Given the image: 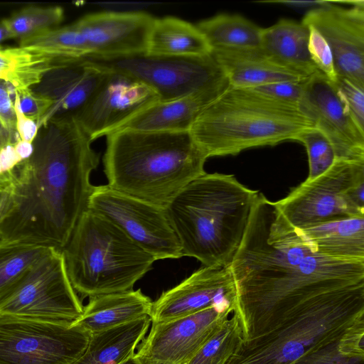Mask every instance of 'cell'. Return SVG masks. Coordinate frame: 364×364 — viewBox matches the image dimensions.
<instances>
[{
	"label": "cell",
	"instance_id": "60d3db41",
	"mask_svg": "<svg viewBox=\"0 0 364 364\" xmlns=\"http://www.w3.org/2000/svg\"><path fill=\"white\" fill-rule=\"evenodd\" d=\"M277 3L284 4L288 6L295 8H309L311 7L314 9L320 8L328 4V1H267V3Z\"/></svg>",
	"mask_w": 364,
	"mask_h": 364
},
{
	"label": "cell",
	"instance_id": "3957f363",
	"mask_svg": "<svg viewBox=\"0 0 364 364\" xmlns=\"http://www.w3.org/2000/svg\"><path fill=\"white\" fill-rule=\"evenodd\" d=\"M107 136L104 171L111 188L165 208L205 173L207 156L189 132L119 130Z\"/></svg>",
	"mask_w": 364,
	"mask_h": 364
},
{
	"label": "cell",
	"instance_id": "cb8c5ba5",
	"mask_svg": "<svg viewBox=\"0 0 364 364\" xmlns=\"http://www.w3.org/2000/svg\"><path fill=\"white\" fill-rule=\"evenodd\" d=\"M149 316L90 334L82 355L71 364H122L133 357L151 326Z\"/></svg>",
	"mask_w": 364,
	"mask_h": 364
},
{
	"label": "cell",
	"instance_id": "52a82bcc",
	"mask_svg": "<svg viewBox=\"0 0 364 364\" xmlns=\"http://www.w3.org/2000/svg\"><path fill=\"white\" fill-rule=\"evenodd\" d=\"M364 323V290L306 305L274 328L241 344L225 364H290Z\"/></svg>",
	"mask_w": 364,
	"mask_h": 364
},
{
	"label": "cell",
	"instance_id": "7bdbcfd3",
	"mask_svg": "<svg viewBox=\"0 0 364 364\" xmlns=\"http://www.w3.org/2000/svg\"><path fill=\"white\" fill-rule=\"evenodd\" d=\"M14 147L22 161L27 159L33 151L32 143L23 141L21 139L16 143Z\"/></svg>",
	"mask_w": 364,
	"mask_h": 364
},
{
	"label": "cell",
	"instance_id": "4dcf8cb0",
	"mask_svg": "<svg viewBox=\"0 0 364 364\" xmlns=\"http://www.w3.org/2000/svg\"><path fill=\"white\" fill-rule=\"evenodd\" d=\"M64 18L58 6H28L4 18L13 38L20 40L58 27Z\"/></svg>",
	"mask_w": 364,
	"mask_h": 364
},
{
	"label": "cell",
	"instance_id": "74e56055",
	"mask_svg": "<svg viewBox=\"0 0 364 364\" xmlns=\"http://www.w3.org/2000/svg\"><path fill=\"white\" fill-rule=\"evenodd\" d=\"M17 90L11 83L0 80V121L11 132H16V117L14 109Z\"/></svg>",
	"mask_w": 364,
	"mask_h": 364
},
{
	"label": "cell",
	"instance_id": "ffe728a7",
	"mask_svg": "<svg viewBox=\"0 0 364 364\" xmlns=\"http://www.w3.org/2000/svg\"><path fill=\"white\" fill-rule=\"evenodd\" d=\"M211 55L234 88H251L284 81L300 82L309 77L286 67L262 47L218 49L212 50Z\"/></svg>",
	"mask_w": 364,
	"mask_h": 364
},
{
	"label": "cell",
	"instance_id": "f1b7e54d",
	"mask_svg": "<svg viewBox=\"0 0 364 364\" xmlns=\"http://www.w3.org/2000/svg\"><path fill=\"white\" fill-rule=\"evenodd\" d=\"M51 248L31 242L0 240V299Z\"/></svg>",
	"mask_w": 364,
	"mask_h": 364
},
{
	"label": "cell",
	"instance_id": "1f68e13d",
	"mask_svg": "<svg viewBox=\"0 0 364 364\" xmlns=\"http://www.w3.org/2000/svg\"><path fill=\"white\" fill-rule=\"evenodd\" d=\"M353 330L340 341L311 350L290 364H364V347Z\"/></svg>",
	"mask_w": 364,
	"mask_h": 364
},
{
	"label": "cell",
	"instance_id": "d6a6232c",
	"mask_svg": "<svg viewBox=\"0 0 364 364\" xmlns=\"http://www.w3.org/2000/svg\"><path fill=\"white\" fill-rule=\"evenodd\" d=\"M296 141L302 143L307 152L309 165L307 181L321 176L338 161L332 144L316 127L299 134Z\"/></svg>",
	"mask_w": 364,
	"mask_h": 364
},
{
	"label": "cell",
	"instance_id": "8d00e7d4",
	"mask_svg": "<svg viewBox=\"0 0 364 364\" xmlns=\"http://www.w3.org/2000/svg\"><path fill=\"white\" fill-rule=\"evenodd\" d=\"M15 100L21 112L36 123L51 106L50 100L35 94L31 89L17 90Z\"/></svg>",
	"mask_w": 364,
	"mask_h": 364
},
{
	"label": "cell",
	"instance_id": "ba28073f",
	"mask_svg": "<svg viewBox=\"0 0 364 364\" xmlns=\"http://www.w3.org/2000/svg\"><path fill=\"white\" fill-rule=\"evenodd\" d=\"M274 203L298 229L364 215V162L337 161L326 173L306 180Z\"/></svg>",
	"mask_w": 364,
	"mask_h": 364
},
{
	"label": "cell",
	"instance_id": "ab89813d",
	"mask_svg": "<svg viewBox=\"0 0 364 364\" xmlns=\"http://www.w3.org/2000/svg\"><path fill=\"white\" fill-rule=\"evenodd\" d=\"M13 188V170L0 172V220L9 205Z\"/></svg>",
	"mask_w": 364,
	"mask_h": 364
},
{
	"label": "cell",
	"instance_id": "e0dca14e",
	"mask_svg": "<svg viewBox=\"0 0 364 364\" xmlns=\"http://www.w3.org/2000/svg\"><path fill=\"white\" fill-rule=\"evenodd\" d=\"M302 22L315 28L326 41L337 76L364 89V1L346 9L329 1L310 10Z\"/></svg>",
	"mask_w": 364,
	"mask_h": 364
},
{
	"label": "cell",
	"instance_id": "8fae6325",
	"mask_svg": "<svg viewBox=\"0 0 364 364\" xmlns=\"http://www.w3.org/2000/svg\"><path fill=\"white\" fill-rule=\"evenodd\" d=\"M90 338L76 325L0 314V364H71Z\"/></svg>",
	"mask_w": 364,
	"mask_h": 364
},
{
	"label": "cell",
	"instance_id": "7a4b0ae2",
	"mask_svg": "<svg viewBox=\"0 0 364 364\" xmlns=\"http://www.w3.org/2000/svg\"><path fill=\"white\" fill-rule=\"evenodd\" d=\"M92 140L73 115L38 128L33 151L13 170L9 205L0 220L1 240H21L61 250L87 209L99 164Z\"/></svg>",
	"mask_w": 364,
	"mask_h": 364
},
{
	"label": "cell",
	"instance_id": "6da1fadb",
	"mask_svg": "<svg viewBox=\"0 0 364 364\" xmlns=\"http://www.w3.org/2000/svg\"><path fill=\"white\" fill-rule=\"evenodd\" d=\"M229 268L243 341L274 328L306 305L364 290V260L321 255L262 193Z\"/></svg>",
	"mask_w": 364,
	"mask_h": 364
},
{
	"label": "cell",
	"instance_id": "9a60e30c",
	"mask_svg": "<svg viewBox=\"0 0 364 364\" xmlns=\"http://www.w3.org/2000/svg\"><path fill=\"white\" fill-rule=\"evenodd\" d=\"M233 312L212 306L172 320L151 323L134 354L139 364H186Z\"/></svg>",
	"mask_w": 364,
	"mask_h": 364
},
{
	"label": "cell",
	"instance_id": "4fadbf2b",
	"mask_svg": "<svg viewBox=\"0 0 364 364\" xmlns=\"http://www.w3.org/2000/svg\"><path fill=\"white\" fill-rule=\"evenodd\" d=\"M154 18L143 11L87 14L70 26L78 58H113L146 53Z\"/></svg>",
	"mask_w": 364,
	"mask_h": 364
},
{
	"label": "cell",
	"instance_id": "9c48e42d",
	"mask_svg": "<svg viewBox=\"0 0 364 364\" xmlns=\"http://www.w3.org/2000/svg\"><path fill=\"white\" fill-rule=\"evenodd\" d=\"M84 306L69 279L63 254L51 248L0 299V314L72 324Z\"/></svg>",
	"mask_w": 364,
	"mask_h": 364
},
{
	"label": "cell",
	"instance_id": "f35d334b",
	"mask_svg": "<svg viewBox=\"0 0 364 364\" xmlns=\"http://www.w3.org/2000/svg\"><path fill=\"white\" fill-rule=\"evenodd\" d=\"M14 109L16 117V132L20 139L32 143L38 131L36 122L26 117L21 112L16 100L14 102Z\"/></svg>",
	"mask_w": 364,
	"mask_h": 364
},
{
	"label": "cell",
	"instance_id": "7402d4cb",
	"mask_svg": "<svg viewBox=\"0 0 364 364\" xmlns=\"http://www.w3.org/2000/svg\"><path fill=\"white\" fill-rule=\"evenodd\" d=\"M152 303L140 289L91 297L81 316L72 324L93 334L150 316Z\"/></svg>",
	"mask_w": 364,
	"mask_h": 364
},
{
	"label": "cell",
	"instance_id": "d4e9b609",
	"mask_svg": "<svg viewBox=\"0 0 364 364\" xmlns=\"http://www.w3.org/2000/svg\"><path fill=\"white\" fill-rule=\"evenodd\" d=\"M299 230L321 255L364 260V215L328 221Z\"/></svg>",
	"mask_w": 364,
	"mask_h": 364
},
{
	"label": "cell",
	"instance_id": "f546056e",
	"mask_svg": "<svg viewBox=\"0 0 364 364\" xmlns=\"http://www.w3.org/2000/svg\"><path fill=\"white\" fill-rule=\"evenodd\" d=\"M243 340L242 331L235 314L225 320L186 364H225Z\"/></svg>",
	"mask_w": 364,
	"mask_h": 364
},
{
	"label": "cell",
	"instance_id": "83f0119b",
	"mask_svg": "<svg viewBox=\"0 0 364 364\" xmlns=\"http://www.w3.org/2000/svg\"><path fill=\"white\" fill-rule=\"evenodd\" d=\"M211 51L261 47L262 28L239 14H220L196 25Z\"/></svg>",
	"mask_w": 364,
	"mask_h": 364
},
{
	"label": "cell",
	"instance_id": "2e32d148",
	"mask_svg": "<svg viewBox=\"0 0 364 364\" xmlns=\"http://www.w3.org/2000/svg\"><path fill=\"white\" fill-rule=\"evenodd\" d=\"M299 107L329 140L338 161L364 162V132L350 117L333 84L320 71L304 82Z\"/></svg>",
	"mask_w": 364,
	"mask_h": 364
},
{
	"label": "cell",
	"instance_id": "5bb4252c",
	"mask_svg": "<svg viewBox=\"0 0 364 364\" xmlns=\"http://www.w3.org/2000/svg\"><path fill=\"white\" fill-rule=\"evenodd\" d=\"M107 70L90 98L73 114L92 141L118 130L159 101L156 93L141 81L123 73Z\"/></svg>",
	"mask_w": 364,
	"mask_h": 364
},
{
	"label": "cell",
	"instance_id": "d590c367",
	"mask_svg": "<svg viewBox=\"0 0 364 364\" xmlns=\"http://www.w3.org/2000/svg\"><path fill=\"white\" fill-rule=\"evenodd\" d=\"M304 81H284L247 88L274 100L299 107Z\"/></svg>",
	"mask_w": 364,
	"mask_h": 364
},
{
	"label": "cell",
	"instance_id": "b9f144b4",
	"mask_svg": "<svg viewBox=\"0 0 364 364\" xmlns=\"http://www.w3.org/2000/svg\"><path fill=\"white\" fill-rule=\"evenodd\" d=\"M20 138L9 130L0 121V152L9 145H15Z\"/></svg>",
	"mask_w": 364,
	"mask_h": 364
},
{
	"label": "cell",
	"instance_id": "30bf717a",
	"mask_svg": "<svg viewBox=\"0 0 364 364\" xmlns=\"http://www.w3.org/2000/svg\"><path fill=\"white\" fill-rule=\"evenodd\" d=\"M128 75L147 85L159 101H170L229 82L211 53L162 56L144 53L113 58H85Z\"/></svg>",
	"mask_w": 364,
	"mask_h": 364
},
{
	"label": "cell",
	"instance_id": "836d02e7",
	"mask_svg": "<svg viewBox=\"0 0 364 364\" xmlns=\"http://www.w3.org/2000/svg\"><path fill=\"white\" fill-rule=\"evenodd\" d=\"M332 83L350 117L364 132V89L341 76H337L335 82Z\"/></svg>",
	"mask_w": 364,
	"mask_h": 364
},
{
	"label": "cell",
	"instance_id": "f6af8a7d",
	"mask_svg": "<svg viewBox=\"0 0 364 364\" xmlns=\"http://www.w3.org/2000/svg\"><path fill=\"white\" fill-rule=\"evenodd\" d=\"M122 364H139L134 355Z\"/></svg>",
	"mask_w": 364,
	"mask_h": 364
},
{
	"label": "cell",
	"instance_id": "4316f807",
	"mask_svg": "<svg viewBox=\"0 0 364 364\" xmlns=\"http://www.w3.org/2000/svg\"><path fill=\"white\" fill-rule=\"evenodd\" d=\"M145 53L162 56H203L210 55L211 48L196 25L166 16L154 18Z\"/></svg>",
	"mask_w": 364,
	"mask_h": 364
},
{
	"label": "cell",
	"instance_id": "7c38bea8",
	"mask_svg": "<svg viewBox=\"0 0 364 364\" xmlns=\"http://www.w3.org/2000/svg\"><path fill=\"white\" fill-rule=\"evenodd\" d=\"M87 209L112 222L156 260L183 257L164 208L104 185L93 186Z\"/></svg>",
	"mask_w": 364,
	"mask_h": 364
},
{
	"label": "cell",
	"instance_id": "277c9868",
	"mask_svg": "<svg viewBox=\"0 0 364 364\" xmlns=\"http://www.w3.org/2000/svg\"><path fill=\"white\" fill-rule=\"evenodd\" d=\"M258 193L233 175L205 173L189 183L165 208L183 256L205 267L229 266Z\"/></svg>",
	"mask_w": 364,
	"mask_h": 364
},
{
	"label": "cell",
	"instance_id": "ee69618b",
	"mask_svg": "<svg viewBox=\"0 0 364 364\" xmlns=\"http://www.w3.org/2000/svg\"><path fill=\"white\" fill-rule=\"evenodd\" d=\"M12 35L4 18L0 21V43L4 41L12 39Z\"/></svg>",
	"mask_w": 364,
	"mask_h": 364
},
{
	"label": "cell",
	"instance_id": "5b68a950",
	"mask_svg": "<svg viewBox=\"0 0 364 364\" xmlns=\"http://www.w3.org/2000/svg\"><path fill=\"white\" fill-rule=\"evenodd\" d=\"M315 127L299 107L247 88L230 87L203 110L189 132L208 159L296 141Z\"/></svg>",
	"mask_w": 364,
	"mask_h": 364
},
{
	"label": "cell",
	"instance_id": "ac0fdd59",
	"mask_svg": "<svg viewBox=\"0 0 364 364\" xmlns=\"http://www.w3.org/2000/svg\"><path fill=\"white\" fill-rule=\"evenodd\" d=\"M237 291L229 266L200 268L152 303L151 323L191 315L209 307L235 311Z\"/></svg>",
	"mask_w": 364,
	"mask_h": 364
},
{
	"label": "cell",
	"instance_id": "603a6c76",
	"mask_svg": "<svg viewBox=\"0 0 364 364\" xmlns=\"http://www.w3.org/2000/svg\"><path fill=\"white\" fill-rule=\"evenodd\" d=\"M309 28L304 22L282 18L262 28L261 47L289 69L309 77L319 71L309 48Z\"/></svg>",
	"mask_w": 364,
	"mask_h": 364
},
{
	"label": "cell",
	"instance_id": "8992f818",
	"mask_svg": "<svg viewBox=\"0 0 364 364\" xmlns=\"http://www.w3.org/2000/svg\"><path fill=\"white\" fill-rule=\"evenodd\" d=\"M62 252L73 289L89 299L132 290L156 261L114 224L88 209Z\"/></svg>",
	"mask_w": 364,
	"mask_h": 364
},
{
	"label": "cell",
	"instance_id": "e575fe53",
	"mask_svg": "<svg viewBox=\"0 0 364 364\" xmlns=\"http://www.w3.org/2000/svg\"><path fill=\"white\" fill-rule=\"evenodd\" d=\"M307 26L309 28L308 48L311 58L318 70L333 82L337 74L331 49L322 35L313 26Z\"/></svg>",
	"mask_w": 364,
	"mask_h": 364
},
{
	"label": "cell",
	"instance_id": "d6986e66",
	"mask_svg": "<svg viewBox=\"0 0 364 364\" xmlns=\"http://www.w3.org/2000/svg\"><path fill=\"white\" fill-rule=\"evenodd\" d=\"M107 68L85 58L74 59L47 73L31 90L51 102V106L36 123L73 115L90 98L107 73Z\"/></svg>",
	"mask_w": 364,
	"mask_h": 364
},
{
	"label": "cell",
	"instance_id": "44dd1931",
	"mask_svg": "<svg viewBox=\"0 0 364 364\" xmlns=\"http://www.w3.org/2000/svg\"><path fill=\"white\" fill-rule=\"evenodd\" d=\"M230 87V82H227L178 99L158 101L117 131L189 132L203 110Z\"/></svg>",
	"mask_w": 364,
	"mask_h": 364
},
{
	"label": "cell",
	"instance_id": "484cf974",
	"mask_svg": "<svg viewBox=\"0 0 364 364\" xmlns=\"http://www.w3.org/2000/svg\"><path fill=\"white\" fill-rule=\"evenodd\" d=\"M74 59L35 47L0 46V80L16 90L31 89L47 73Z\"/></svg>",
	"mask_w": 364,
	"mask_h": 364
}]
</instances>
